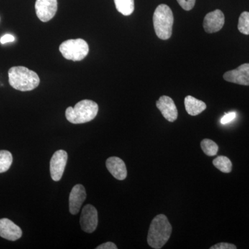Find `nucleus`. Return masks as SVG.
<instances>
[{
    "label": "nucleus",
    "mask_w": 249,
    "mask_h": 249,
    "mask_svg": "<svg viewBox=\"0 0 249 249\" xmlns=\"http://www.w3.org/2000/svg\"><path fill=\"white\" fill-rule=\"evenodd\" d=\"M171 224L165 214H160L152 219L147 235V244L152 248L160 249L169 240Z\"/></svg>",
    "instance_id": "obj_1"
},
{
    "label": "nucleus",
    "mask_w": 249,
    "mask_h": 249,
    "mask_svg": "<svg viewBox=\"0 0 249 249\" xmlns=\"http://www.w3.org/2000/svg\"><path fill=\"white\" fill-rule=\"evenodd\" d=\"M9 84L15 89L29 91L36 89L40 84V78L35 71L25 67H13L9 71Z\"/></svg>",
    "instance_id": "obj_2"
},
{
    "label": "nucleus",
    "mask_w": 249,
    "mask_h": 249,
    "mask_svg": "<svg viewBox=\"0 0 249 249\" xmlns=\"http://www.w3.org/2000/svg\"><path fill=\"white\" fill-rule=\"evenodd\" d=\"M98 106L91 100H83L74 107H69L65 111L67 121L73 124H82L93 120L97 116Z\"/></svg>",
    "instance_id": "obj_3"
},
{
    "label": "nucleus",
    "mask_w": 249,
    "mask_h": 249,
    "mask_svg": "<svg viewBox=\"0 0 249 249\" xmlns=\"http://www.w3.org/2000/svg\"><path fill=\"white\" fill-rule=\"evenodd\" d=\"M174 16L173 11L166 4L157 6L153 16L154 28L156 34L160 40L170 38L173 34Z\"/></svg>",
    "instance_id": "obj_4"
},
{
    "label": "nucleus",
    "mask_w": 249,
    "mask_h": 249,
    "mask_svg": "<svg viewBox=\"0 0 249 249\" xmlns=\"http://www.w3.org/2000/svg\"><path fill=\"white\" fill-rule=\"evenodd\" d=\"M64 58L72 61H80L89 53V45L83 39H71L62 42L59 47Z\"/></svg>",
    "instance_id": "obj_5"
},
{
    "label": "nucleus",
    "mask_w": 249,
    "mask_h": 249,
    "mask_svg": "<svg viewBox=\"0 0 249 249\" xmlns=\"http://www.w3.org/2000/svg\"><path fill=\"white\" fill-rule=\"evenodd\" d=\"M80 226L83 231L91 233L98 227L97 210L92 205H85L82 211L80 219Z\"/></svg>",
    "instance_id": "obj_6"
},
{
    "label": "nucleus",
    "mask_w": 249,
    "mask_h": 249,
    "mask_svg": "<svg viewBox=\"0 0 249 249\" xmlns=\"http://www.w3.org/2000/svg\"><path fill=\"white\" fill-rule=\"evenodd\" d=\"M68 155L65 150H58L52 156L50 161V173L52 179L58 181L61 179L66 167Z\"/></svg>",
    "instance_id": "obj_7"
},
{
    "label": "nucleus",
    "mask_w": 249,
    "mask_h": 249,
    "mask_svg": "<svg viewBox=\"0 0 249 249\" xmlns=\"http://www.w3.org/2000/svg\"><path fill=\"white\" fill-rule=\"evenodd\" d=\"M36 12L42 22H47L52 19L58 10L57 0H36Z\"/></svg>",
    "instance_id": "obj_8"
},
{
    "label": "nucleus",
    "mask_w": 249,
    "mask_h": 249,
    "mask_svg": "<svg viewBox=\"0 0 249 249\" xmlns=\"http://www.w3.org/2000/svg\"><path fill=\"white\" fill-rule=\"evenodd\" d=\"M225 22V17L220 10H214L205 16L203 27L206 32L213 34L222 29Z\"/></svg>",
    "instance_id": "obj_9"
},
{
    "label": "nucleus",
    "mask_w": 249,
    "mask_h": 249,
    "mask_svg": "<svg viewBox=\"0 0 249 249\" xmlns=\"http://www.w3.org/2000/svg\"><path fill=\"white\" fill-rule=\"evenodd\" d=\"M223 78L230 83L249 86V63L243 64L235 70L226 72Z\"/></svg>",
    "instance_id": "obj_10"
},
{
    "label": "nucleus",
    "mask_w": 249,
    "mask_h": 249,
    "mask_svg": "<svg viewBox=\"0 0 249 249\" xmlns=\"http://www.w3.org/2000/svg\"><path fill=\"white\" fill-rule=\"evenodd\" d=\"M156 106L167 121L174 122L178 119V108L173 100L169 96H160L156 103Z\"/></svg>",
    "instance_id": "obj_11"
},
{
    "label": "nucleus",
    "mask_w": 249,
    "mask_h": 249,
    "mask_svg": "<svg viewBox=\"0 0 249 249\" xmlns=\"http://www.w3.org/2000/svg\"><path fill=\"white\" fill-rule=\"evenodd\" d=\"M22 235V229L12 221L7 218L0 219V236L1 237L10 241H16Z\"/></svg>",
    "instance_id": "obj_12"
},
{
    "label": "nucleus",
    "mask_w": 249,
    "mask_h": 249,
    "mask_svg": "<svg viewBox=\"0 0 249 249\" xmlns=\"http://www.w3.org/2000/svg\"><path fill=\"white\" fill-rule=\"evenodd\" d=\"M86 197V191L83 185L77 184L73 186L70 195V211L72 214L79 213Z\"/></svg>",
    "instance_id": "obj_13"
},
{
    "label": "nucleus",
    "mask_w": 249,
    "mask_h": 249,
    "mask_svg": "<svg viewBox=\"0 0 249 249\" xmlns=\"http://www.w3.org/2000/svg\"><path fill=\"white\" fill-rule=\"evenodd\" d=\"M106 167L111 175L116 179L122 181L127 178V171L125 163L119 157L108 158L106 160Z\"/></svg>",
    "instance_id": "obj_14"
},
{
    "label": "nucleus",
    "mask_w": 249,
    "mask_h": 249,
    "mask_svg": "<svg viewBox=\"0 0 249 249\" xmlns=\"http://www.w3.org/2000/svg\"><path fill=\"white\" fill-rule=\"evenodd\" d=\"M185 107L188 114L199 115L206 109V103L191 96H187L184 100Z\"/></svg>",
    "instance_id": "obj_15"
},
{
    "label": "nucleus",
    "mask_w": 249,
    "mask_h": 249,
    "mask_svg": "<svg viewBox=\"0 0 249 249\" xmlns=\"http://www.w3.org/2000/svg\"><path fill=\"white\" fill-rule=\"evenodd\" d=\"M116 9L124 16H130L134 11V0H114Z\"/></svg>",
    "instance_id": "obj_16"
},
{
    "label": "nucleus",
    "mask_w": 249,
    "mask_h": 249,
    "mask_svg": "<svg viewBox=\"0 0 249 249\" xmlns=\"http://www.w3.org/2000/svg\"><path fill=\"white\" fill-rule=\"evenodd\" d=\"M213 163L216 168L224 173H229L232 170V162L227 157L219 156L214 159Z\"/></svg>",
    "instance_id": "obj_17"
},
{
    "label": "nucleus",
    "mask_w": 249,
    "mask_h": 249,
    "mask_svg": "<svg viewBox=\"0 0 249 249\" xmlns=\"http://www.w3.org/2000/svg\"><path fill=\"white\" fill-rule=\"evenodd\" d=\"M13 163V156L7 150H0V173L9 169Z\"/></svg>",
    "instance_id": "obj_18"
},
{
    "label": "nucleus",
    "mask_w": 249,
    "mask_h": 249,
    "mask_svg": "<svg viewBox=\"0 0 249 249\" xmlns=\"http://www.w3.org/2000/svg\"><path fill=\"white\" fill-rule=\"evenodd\" d=\"M201 147L203 152L210 157H213L217 155L219 149L216 142L208 139H205L201 142Z\"/></svg>",
    "instance_id": "obj_19"
},
{
    "label": "nucleus",
    "mask_w": 249,
    "mask_h": 249,
    "mask_svg": "<svg viewBox=\"0 0 249 249\" xmlns=\"http://www.w3.org/2000/svg\"><path fill=\"white\" fill-rule=\"evenodd\" d=\"M238 30L245 35H249V12L245 11L239 18Z\"/></svg>",
    "instance_id": "obj_20"
},
{
    "label": "nucleus",
    "mask_w": 249,
    "mask_h": 249,
    "mask_svg": "<svg viewBox=\"0 0 249 249\" xmlns=\"http://www.w3.org/2000/svg\"><path fill=\"white\" fill-rule=\"evenodd\" d=\"M177 1L185 11H191L194 7L196 0H177Z\"/></svg>",
    "instance_id": "obj_21"
},
{
    "label": "nucleus",
    "mask_w": 249,
    "mask_h": 249,
    "mask_svg": "<svg viewBox=\"0 0 249 249\" xmlns=\"http://www.w3.org/2000/svg\"><path fill=\"white\" fill-rule=\"evenodd\" d=\"M235 245H232V244L225 243V242H222V243L217 244V245L213 246L211 247V249H236Z\"/></svg>",
    "instance_id": "obj_22"
},
{
    "label": "nucleus",
    "mask_w": 249,
    "mask_h": 249,
    "mask_svg": "<svg viewBox=\"0 0 249 249\" xmlns=\"http://www.w3.org/2000/svg\"><path fill=\"white\" fill-rule=\"evenodd\" d=\"M235 118V112L228 113V114H226L225 115L223 116L222 119H221V124H229V123L231 122L232 121H233Z\"/></svg>",
    "instance_id": "obj_23"
},
{
    "label": "nucleus",
    "mask_w": 249,
    "mask_h": 249,
    "mask_svg": "<svg viewBox=\"0 0 249 249\" xmlns=\"http://www.w3.org/2000/svg\"><path fill=\"white\" fill-rule=\"evenodd\" d=\"M96 249H117L118 247H116L115 244L111 242H107L106 243L103 244L96 247Z\"/></svg>",
    "instance_id": "obj_24"
},
{
    "label": "nucleus",
    "mask_w": 249,
    "mask_h": 249,
    "mask_svg": "<svg viewBox=\"0 0 249 249\" xmlns=\"http://www.w3.org/2000/svg\"><path fill=\"white\" fill-rule=\"evenodd\" d=\"M15 39L16 38L14 36L11 35V34H6L0 38V42L1 44H6L8 42H14Z\"/></svg>",
    "instance_id": "obj_25"
}]
</instances>
